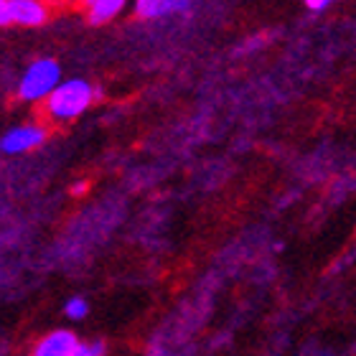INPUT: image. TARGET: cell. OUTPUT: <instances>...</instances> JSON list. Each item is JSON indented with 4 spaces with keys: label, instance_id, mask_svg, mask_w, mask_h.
Masks as SVG:
<instances>
[{
    "label": "cell",
    "instance_id": "obj_5",
    "mask_svg": "<svg viewBox=\"0 0 356 356\" xmlns=\"http://www.w3.org/2000/svg\"><path fill=\"white\" fill-rule=\"evenodd\" d=\"M82 343L76 341V336L72 331H54L51 336H46L44 341L36 346L38 356H76Z\"/></svg>",
    "mask_w": 356,
    "mask_h": 356
},
{
    "label": "cell",
    "instance_id": "obj_7",
    "mask_svg": "<svg viewBox=\"0 0 356 356\" xmlns=\"http://www.w3.org/2000/svg\"><path fill=\"white\" fill-rule=\"evenodd\" d=\"M122 6H125V0H92L89 3V23L99 26V23L110 21L122 10Z\"/></svg>",
    "mask_w": 356,
    "mask_h": 356
},
{
    "label": "cell",
    "instance_id": "obj_3",
    "mask_svg": "<svg viewBox=\"0 0 356 356\" xmlns=\"http://www.w3.org/2000/svg\"><path fill=\"white\" fill-rule=\"evenodd\" d=\"M46 8L38 0H0V23L10 26H41L46 21Z\"/></svg>",
    "mask_w": 356,
    "mask_h": 356
},
{
    "label": "cell",
    "instance_id": "obj_4",
    "mask_svg": "<svg viewBox=\"0 0 356 356\" xmlns=\"http://www.w3.org/2000/svg\"><path fill=\"white\" fill-rule=\"evenodd\" d=\"M46 133L36 125H23V127H13L8 135H3L0 140V148L6 156H15V153H26L31 148H38L44 143Z\"/></svg>",
    "mask_w": 356,
    "mask_h": 356
},
{
    "label": "cell",
    "instance_id": "obj_10",
    "mask_svg": "<svg viewBox=\"0 0 356 356\" xmlns=\"http://www.w3.org/2000/svg\"><path fill=\"white\" fill-rule=\"evenodd\" d=\"M328 3H331V0H305V6L313 8V10H323Z\"/></svg>",
    "mask_w": 356,
    "mask_h": 356
},
{
    "label": "cell",
    "instance_id": "obj_8",
    "mask_svg": "<svg viewBox=\"0 0 356 356\" xmlns=\"http://www.w3.org/2000/svg\"><path fill=\"white\" fill-rule=\"evenodd\" d=\"M64 313H67L72 321H82L89 313V305L84 298H72V300L67 303V308H64Z\"/></svg>",
    "mask_w": 356,
    "mask_h": 356
},
{
    "label": "cell",
    "instance_id": "obj_2",
    "mask_svg": "<svg viewBox=\"0 0 356 356\" xmlns=\"http://www.w3.org/2000/svg\"><path fill=\"white\" fill-rule=\"evenodd\" d=\"M59 64L51 59H41L33 61L26 74L21 76V84H18V97L26 99V102H36V99H44L59 87Z\"/></svg>",
    "mask_w": 356,
    "mask_h": 356
},
{
    "label": "cell",
    "instance_id": "obj_1",
    "mask_svg": "<svg viewBox=\"0 0 356 356\" xmlns=\"http://www.w3.org/2000/svg\"><path fill=\"white\" fill-rule=\"evenodd\" d=\"M92 99H95L92 84L84 82V79H69L49 95L46 110L54 120H74L92 104Z\"/></svg>",
    "mask_w": 356,
    "mask_h": 356
},
{
    "label": "cell",
    "instance_id": "obj_9",
    "mask_svg": "<svg viewBox=\"0 0 356 356\" xmlns=\"http://www.w3.org/2000/svg\"><path fill=\"white\" fill-rule=\"evenodd\" d=\"M104 351L102 343H92V346H79V356H99Z\"/></svg>",
    "mask_w": 356,
    "mask_h": 356
},
{
    "label": "cell",
    "instance_id": "obj_6",
    "mask_svg": "<svg viewBox=\"0 0 356 356\" xmlns=\"http://www.w3.org/2000/svg\"><path fill=\"white\" fill-rule=\"evenodd\" d=\"M191 0H135V13L140 18H163L184 10Z\"/></svg>",
    "mask_w": 356,
    "mask_h": 356
},
{
    "label": "cell",
    "instance_id": "obj_11",
    "mask_svg": "<svg viewBox=\"0 0 356 356\" xmlns=\"http://www.w3.org/2000/svg\"><path fill=\"white\" fill-rule=\"evenodd\" d=\"M84 188H87V184H84V181H79V184L74 186V193L79 196V193H84Z\"/></svg>",
    "mask_w": 356,
    "mask_h": 356
}]
</instances>
